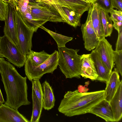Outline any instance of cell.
Returning a JSON list of instances; mask_svg holds the SVG:
<instances>
[{"label":"cell","mask_w":122,"mask_h":122,"mask_svg":"<svg viewBox=\"0 0 122 122\" xmlns=\"http://www.w3.org/2000/svg\"><path fill=\"white\" fill-rule=\"evenodd\" d=\"M0 73L6 95L5 104L16 110L22 106L30 104L26 77L22 76L12 64L0 57Z\"/></svg>","instance_id":"cell-1"},{"label":"cell","mask_w":122,"mask_h":122,"mask_svg":"<svg viewBox=\"0 0 122 122\" xmlns=\"http://www.w3.org/2000/svg\"><path fill=\"white\" fill-rule=\"evenodd\" d=\"M104 90L86 92L77 90L68 91L61 100L58 111L68 117L89 113L93 106L104 99Z\"/></svg>","instance_id":"cell-2"},{"label":"cell","mask_w":122,"mask_h":122,"mask_svg":"<svg viewBox=\"0 0 122 122\" xmlns=\"http://www.w3.org/2000/svg\"><path fill=\"white\" fill-rule=\"evenodd\" d=\"M58 65L66 78H80L81 76V56L79 49H69L66 46L58 48Z\"/></svg>","instance_id":"cell-3"},{"label":"cell","mask_w":122,"mask_h":122,"mask_svg":"<svg viewBox=\"0 0 122 122\" xmlns=\"http://www.w3.org/2000/svg\"><path fill=\"white\" fill-rule=\"evenodd\" d=\"M15 8L14 18L17 39L16 45L23 54L26 56L31 50L32 38L34 31L28 26L17 6Z\"/></svg>","instance_id":"cell-4"},{"label":"cell","mask_w":122,"mask_h":122,"mask_svg":"<svg viewBox=\"0 0 122 122\" xmlns=\"http://www.w3.org/2000/svg\"><path fill=\"white\" fill-rule=\"evenodd\" d=\"M59 57L58 51L55 50L45 61L38 66H33L26 60L25 71L29 80L31 81L34 79H40L46 73L53 74L58 66Z\"/></svg>","instance_id":"cell-5"},{"label":"cell","mask_w":122,"mask_h":122,"mask_svg":"<svg viewBox=\"0 0 122 122\" xmlns=\"http://www.w3.org/2000/svg\"><path fill=\"white\" fill-rule=\"evenodd\" d=\"M0 57L5 58L9 62L20 68L24 65L26 59V56L17 45L5 35L0 36Z\"/></svg>","instance_id":"cell-6"},{"label":"cell","mask_w":122,"mask_h":122,"mask_svg":"<svg viewBox=\"0 0 122 122\" xmlns=\"http://www.w3.org/2000/svg\"><path fill=\"white\" fill-rule=\"evenodd\" d=\"M31 14L34 18L40 20L53 22H64L61 15L54 8L39 3L29 2Z\"/></svg>","instance_id":"cell-7"},{"label":"cell","mask_w":122,"mask_h":122,"mask_svg":"<svg viewBox=\"0 0 122 122\" xmlns=\"http://www.w3.org/2000/svg\"><path fill=\"white\" fill-rule=\"evenodd\" d=\"M92 4H91L88 11V15L86 22L84 24H82L81 27L84 47L85 49L88 51L95 48L99 41L92 22Z\"/></svg>","instance_id":"cell-8"},{"label":"cell","mask_w":122,"mask_h":122,"mask_svg":"<svg viewBox=\"0 0 122 122\" xmlns=\"http://www.w3.org/2000/svg\"><path fill=\"white\" fill-rule=\"evenodd\" d=\"M94 50L98 54L101 60L111 71L114 65V51L112 45L104 37L99 40Z\"/></svg>","instance_id":"cell-9"},{"label":"cell","mask_w":122,"mask_h":122,"mask_svg":"<svg viewBox=\"0 0 122 122\" xmlns=\"http://www.w3.org/2000/svg\"><path fill=\"white\" fill-rule=\"evenodd\" d=\"M8 4L7 17L4 21V35L14 44L17 45V39L14 18L15 8L11 4Z\"/></svg>","instance_id":"cell-10"},{"label":"cell","mask_w":122,"mask_h":122,"mask_svg":"<svg viewBox=\"0 0 122 122\" xmlns=\"http://www.w3.org/2000/svg\"><path fill=\"white\" fill-rule=\"evenodd\" d=\"M89 113L96 115L106 122H115L109 102L104 99L93 106Z\"/></svg>","instance_id":"cell-11"},{"label":"cell","mask_w":122,"mask_h":122,"mask_svg":"<svg viewBox=\"0 0 122 122\" xmlns=\"http://www.w3.org/2000/svg\"><path fill=\"white\" fill-rule=\"evenodd\" d=\"M18 111L5 104L0 106V122H29Z\"/></svg>","instance_id":"cell-12"},{"label":"cell","mask_w":122,"mask_h":122,"mask_svg":"<svg viewBox=\"0 0 122 122\" xmlns=\"http://www.w3.org/2000/svg\"><path fill=\"white\" fill-rule=\"evenodd\" d=\"M81 76L92 81L97 80L98 75L90 54L81 55Z\"/></svg>","instance_id":"cell-13"},{"label":"cell","mask_w":122,"mask_h":122,"mask_svg":"<svg viewBox=\"0 0 122 122\" xmlns=\"http://www.w3.org/2000/svg\"><path fill=\"white\" fill-rule=\"evenodd\" d=\"M115 122L121 120L122 117V81L121 80L116 91L109 102Z\"/></svg>","instance_id":"cell-14"},{"label":"cell","mask_w":122,"mask_h":122,"mask_svg":"<svg viewBox=\"0 0 122 122\" xmlns=\"http://www.w3.org/2000/svg\"><path fill=\"white\" fill-rule=\"evenodd\" d=\"M90 54L98 75L96 80L106 82L108 81L112 71L106 67L94 50H93Z\"/></svg>","instance_id":"cell-15"},{"label":"cell","mask_w":122,"mask_h":122,"mask_svg":"<svg viewBox=\"0 0 122 122\" xmlns=\"http://www.w3.org/2000/svg\"><path fill=\"white\" fill-rule=\"evenodd\" d=\"M119 73L116 70L112 71L104 90V99L109 102L115 94L120 82Z\"/></svg>","instance_id":"cell-16"},{"label":"cell","mask_w":122,"mask_h":122,"mask_svg":"<svg viewBox=\"0 0 122 122\" xmlns=\"http://www.w3.org/2000/svg\"><path fill=\"white\" fill-rule=\"evenodd\" d=\"M61 6L68 8L82 15L88 11L92 4L81 0H59Z\"/></svg>","instance_id":"cell-17"},{"label":"cell","mask_w":122,"mask_h":122,"mask_svg":"<svg viewBox=\"0 0 122 122\" xmlns=\"http://www.w3.org/2000/svg\"><path fill=\"white\" fill-rule=\"evenodd\" d=\"M92 19L93 26L99 40L105 37L100 8L95 3L92 4Z\"/></svg>","instance_id":"cell-18"},{"label":"cell","mask_w":122,"mask_h":122,"mask_svg":"<svg viewBox=\"0 0 122 122\" xmlns=\"http://www.w3.org/2000/svg\"><path fill=\"white\" fill-rule=\"evenodd\" d=\"M43 92V108L48 111L53 108L55 106V99L53 90L49 83L45 80L42 84Z\"/></svg>","instance_id":"cell-19"},{"label":"cell","mask_w":122,"mask_h":122,"mask_svg":"<svg viewBox=\"0 0 122 122\" xmlns=\"http://www.w3.org/2000/svg\"><path fill=\"white\" fill-rule=\"evenodd\" d=\"M50 55L44 50L36 52L31 50L26 56V60L32 66H37L45 61Z\"/></svg>","instance_id":"cell-20"},{"label":"cell","mask_w":122,"mask_h":122,"mask_svg":"<svg viewBox=\"0 0 122 122\" xmlns=\"http://www.w3.org/2000/svg\"><path fill=\"white\" fill-rule=\"evenodd\" d=\"M32 90L33 109L30 122H39L43 108V103L40 102L34 91Z\"/></svg>","instance_id":"cell-21"},{"label":"cell","mask_w":122,"mask_h":122,"mask_svg":"<svg viewBox=\"0 0 122 122\" xmlns=\"http://www.w3.org/2000/svg\"><path fill=\"white\" fill-rule=\"evenodd\" d=\"M31 6L29 4L26 11L21 14L25 19L28 26L34 32H36L40 26L47 21L40 20L34 18L31 15Z\"/></svg>","instance_id":"cell-22"},{"label":"cell","mask_w":122,"mask_h":122,"mask_svg":"<svg viewBox=\"0 0 122 122\" xmlns=\"http://www.w3.org/2000/svg\"><path fill=\"white\" fill-rule=\"evenodd\" d=\"M62 7L66 16V23L74 28L81 26L80 21L81 15L68 8Z\"/></svg>","instance_id":"cell-23"},{"label":"cell","mask_w":122,"mask_h":122,"mask_svg":"<svg viewBox=\"0 0 122 122\" xmlns=\"http://www.w3.org/2000/svg\"><path fill=\"white\" fill-rule=\"evenodd\" d=\"M100 10L104 37L110 36L113 28L112 21L108 13L101 9Z\"/></svg>","instance_id":"cell-24"},{"label":"cell","mask_w":122,"mask_h":122,"mask_svg":"<svg viewBox=\"0 0 122 122\" xmlns=\"http://www.w3.org/2000/svg\"><path fill=\"white\" fill-rule=\"evenodd\" d=\"M39 28L44 30L48 33L56 42L58 48L65 46L66 44L73 39L72 37L64 36L54 32L45 28L42 25Z\"/></svg>","instance_id":"cell-25"},{"label":"cell","mask_w":122,"mask_h":122,"mask_svg":"<svg viewBox=\"0 0 122 122\" xmlns=\"http://www.w3.org/2000/svg\"><path fill=\"white\" fill-rule=\"evenodd\" d=\"M36 2L43 4L54 8L59 13L64 22L66 23V15L62 7L59 3V0H36Z\"/></svg>","instance_id":"cell-26"},{"label":"cell","mask_w":122,"mask_h":122,"mask_svg":"<svg viewBox=\"0 0 122 122\" xmlns=\"http://www.w3.org/2000/svg\"><path fill=\"white\" fill-rule=\"evenodd\" d=\"M39 80V79H35L31 81L32 89L34 91L40 102L43 103V92Z\"/></svg>","instance_id":"cell-27"},{"label":"cell","mask_w":122,"mask_h":122,"mask_svg":"<svg viewBox=\"0 0 122 122\" xmlns=\"http://www.w3.org/2000/svg\"><path fill=\"white\" fill-rule=\"evenodd\" d=\"M114 63L116 68L115 70L122 75V50L114 51Z\"/></svg>","instance_id":"cell-28"},{"label":"cell","mask_w":122,"mask_h":122,"mask_svg":"<svg viewBox=\"0 0 122 122\" xmlns=\"http://www.w3.org/2000/svg\"><path fill=\"white\" fill-rule=\"evenodd\" d=\"M94 3L100 9L108 13L113 9L111 0H96Z\"/></svg>","instance_id":"cell-29"},{"label":"cell","mask_w":122,"mask_h":122,"mask_svg":"<svg viewBox=\"0 0 122 122\" xmlns=\"http://www.w3.org/2000/svg\"><path fill=\"white\" fill-rule=\"evenodd\" d=\"M111 19L113 23L118 21L122 22V11L113 9L109 12Z\"/></svg>","instance_id":"cell-30"},{"label":"cell","mask_w":122,"mask_h":122,"mask_svg":"<svg viewBox=\"0 0 122 122\" xmlns=\"http://www.w3.org/2000/svg\"><path fill=\"white\" fill-rule=\"evenodd\" d=\"M8 4L0 0V20L4 21L6 19Z\"/></svg>","instance_id":"cell-31"},{"label":"cell","mask_w":122,"mask_h":122,"mask_svg":"<svg viewBox=\"0 0 122 122\" xmlns=\"http://www.w3.org/2000/svg\"><path fill=\"white\" fill-rule=\"evenodd\" d=\"M29 2V0H19L18 2L17 7L20 13L26 11Z\"/></svg>","instance_id":"cell-32"},{"label":"cell","mask_w":122,"mask_h":122,"mask_svg":"<svg viewBox=\"0 0 122 122\" xmlns=\"http://www.w3.org/2000/svg\"><path fill=\"white\" fill-rule=\"evenodd\" d=\"M118 33V37L116 46V51L122 50V27H121Z\"/></svg>","instance_id":"cell-33"},{"label":"cell","mask_w":122,"mask_h":122,"mask_svg":"<svg viewBox=\"0 0 122 122\" xmlns=\"http://www.w3.org/2000/svg\"><path fill=\"white\" fill-rule=\"evenodd\" d=\"M112 7L122 11V0H111Z\"/></svg>","instance_id":"cell-34"},{"label":"cell","mask_w":122,"mask_h":122,"mask_svg":"<svg viewBox=\"0 0 122 122\" xmlns=\"http://www.w3.org/2000/svg\"><path fill=\"white\" fill-rule=\"evenodd\" d=\"M113 27L118 32L122 26V22L118 21L113 23Z\"/></svg>","instance_id":"cell-35"},{"label":"cell","mask_w":122,"mask_h":122,"mask_svg":"<svg viewBox=\"0 0 122 122\" xmlns=\"http://www.w3.org/2000/svg\"><path fill=\"white\" fill-rule=\"evenodd\" d=\"M88 90V88L81 85H80L78 86L77 90L80 92H87Z\"/></svg>","instance_id":"cell-36"},{"label":"cell","mask_w":122,"mask_h":122,"mask_svg":"<svg viewBox=\"0 0 122 122\" xmlns=\"http://www.w3.org/2000/svg\"><path fill=\"white\" fill-rule=\"evenodd\" d=\"M4 102V100L0 88V106Z\"/></svg>","instance_id":"cell-37"},{"label":"cell","mask_w":122,"mask_h":122,"mask_svg":"<svg viewBox=\"0 0 122 122\" xmlns=\"http://www.w3.org/2000/svg\"><path fill=\"white\" fill-rule=\"evenodd\" d=\"M12 2V5L15 7V8L17 6V4L15 0H11Z\"/></svg>","instance_id":"cell-38"},{"label":"cell","mask_w":122,"mask_h":122,"mask_svg":"<svg viewBox=\"0 0 122 122\" xmlns=\"http://www.w3.org/2000/svg\"><path fill=\"white\" fill-rule=\"evenodd\" d=\"M90 3L91 4H93L95 1L94 0H81Z\"/></svg>","instance_id":"cell-39"},{"label":"cell","mask_w":122,"mask_h":122,"mask_svg":"<svg viewBox=\"0 0 122 122\" xmlns=\"http://www.w3.org/2000/svg\"><path fill=\"white\" fill-rule=\"evenodd\" d=\"M4 2L7 3H10L12 4V2L11 0H1Z\"/></svg>","instance_id":"cell-40"},{"label":"cell","mask_w":122,"mask_h":122,"mask_svg":"<svg viewBox=\"0 0 122 122\" xmlns=\"http://www.w3.org/2000/svg\"><path fill=\"white\" fill-rule=\"evenodd\" d=\"M19 0H15V1H16V2L17 3H17L18 1ZM29 2H32V3H36V0H29Z\"/></svg>","instance_id":"cell-41"},{"label":"cell","mask_w":122,"mask_h":122,"mask_svg":"<svg viewBox=\"0 0 122 122\" xmlns=\"http://www.w3.org/2000/svg\"></svg>","instance_id":"cell-42"}]
</instances>
